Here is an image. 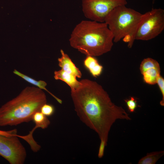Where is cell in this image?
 Returning <instances> with one entry per match:
<instances>
[{"mask_svg":"<svg viewBox=\"0 0 164 164\" xmlns=\"http://www.w3.org/2000/svg\"><path fill=\"white\" fill-rule=\"evenodd\" d=\"M80 81L79 86L71 91L75 110L83 123L96 132L101 140L107 142L111 127L117 120L131 119L97 82L88 79Z\"/></svg>","mask_w":164,"mask_h":164,"instance_id":"obj_1","label":"cell"},{"mask_svg":"<svg viewBox=\"0 0 164 164\" xmlns=\"http://www.w3.org/2000/svg\"><path fill=\"white\" fill-rule=\"evenodd\" d=\"M70 46L87 56L102 55L110 51L113 37L104 22L83 20L73 29L69 39Z\"/></svg>","mask_w":164,"mask_h":164,"instance_id":"obj_2","label":"cell"},{"mask_svg":"<svg viewBox=\"0 0 164 164\" xmlns=\"http://www.w3.org/2000/svg\"><path fill=\"white\" fill-rule=\"evenodd\" d=\"M46 102L42 90L34 86L26 87L0 108V126H16L32 120L33 115L40 111Z\"/></svg>","mask_w":164,"mask_h":164,"instance_id":"obj_3","label":"cell"},{"mask_svg":"<svg viewBox=\"0 0 164 164\" xmlns=\"http://www.w3.org/2000/svg\"><path fill=\"white\" fill-rule=\"evenodd\" d=\"M143 14L126 5L119 6L107 16L105 22L111 32L113 41L117 43L122 39L129 48L135 40L136 30Z\"/></svg>","mask_w":164,"mask_h":164,"instance_id":"obj_4","label":"cell"},{"mask_svg":"<svg viewBox=\"0 0 164 164\" xmlns=\"http://www.w3.org/2000/svg\"><path fill=\"white\" fill-rule=\"evenodd\" d=\"M164 29V10L152 9L144 14L137 28L135 40L148 41L160 35Z\"/></svg>","mask_w":164,"mask_h":164,"instance_id":"obj_5","label":"cell"},{"mask_svg":"<svg viewBox=\"0 0 164 164\" xmlns=\"http://www.w3.org/2000/svg\"><path fill=\"white\" fill-rule=\"evenodd\" d=\"M127 3V0H82V8L85 16L90 20L104 22L112 10Z\"/></svg>","mask_w":164,"mask_h":164,"instance_id":"obj_6","label":"cell"},{"mask_svg":"<svg viewBox=\"0 0 164 164\" xmlns=\"http://www.w3.org/2000/svg\"><path fill=\"white\" fill-rule=\"evenodd\" d=\"M21 136L0 135V155L10 164H23L25 160L26 151L18 138Z\"/></svg>","mask_w":164,"mask_h":164,"instance_id":"obj_7","label":"cell"},{"mask_svg":"<svg viewBox=\"0 0 164 164\" xmlns=\"http://www.w3.org/2000/svg\"><path fill=\"white\" fill-rule=\"evenodd\" d=\"M61 56L58 58V65L61 69L66 72L76 77L80 78L82 73L76 67L69 56L65 53L63 50H61Z\"/></svg>","mask_w":164,"mask_h":164,"instance_id":"obj_8","label":"cell"},{"mask_svg":"<svg viewBox=\"0 0 164 164\" xmlns=\"http://www.w3.org/2000/svg\"><path fill=\"white\" fill-rule=\"evenodd\" d=\"M54 77L56 80H60L66 83L70 87L71 90L76 89L80 83V81L77 80L76 77L61 69L54 71Z\"/></svg>","mask_w":164,"mask_h":164,"instance_id":"obj_9","label":"cell"},{"mask_svg":"<svg viewBox=\"0 0 164 164\" xmlns=\"http://www.w3.org/2000/svg\"><path fill=\"white\" fill-rule=\"evenodd\" d=\"M13 73L28 82L36 86L42 90H45L54 97L58 103L60 104H62V101L51 93L46 88L47 84L45 81L42 80H36L34 79L19 72L16 70H14Z\"/></svg>","mask_w":164,"mask_h":164,"instance_id":"obj_10","label":"cell"},{"mask_svg":"<svg viewBox=\"0 0 164 164\" xmlns=\"http://www.w3.org/2000/svg\"><path fill=\"white\" fill-rule=\"evenodd\" d=\"M85 66L94 77H97L101 73L103 67L100 65L94 56H87L84 61Z\"/></svg>","mask_w":164,"mask_h":164,"instance_id":"obj_11","label":"cell"},{"mask_svg":"<svg viewBox=\"0 0 164 164\" xmlns=\"http://www.w3.org/2000/svg\"><path fill=\"white\" fill-rule=\"evenodd\" d=\"M160 73V68H153L146 70L142 74L144 80L146 83L154 85L157 83Z\"/></svg>","mask_w":164,"mask_h":164,"instance_id":"obj_12","label":"cell"},{"mask_svg":"<svg viewBox=\"0 0 164 164\" xmlns=\"http://www.w3.org/2000/svg\"><path fill=\"white\" fill-rule=\"evenodd\" d=\"M164 151H161L147 153L139 161L138 164H154L163 155Z\"/></svg>","mask_w":164,"mask_h":164,"instance_id":"obj_13","label":"cell"},{"mask_svg":"<svg viewBox=\"0 0 164 164\" xmlns=\"http://www.w3.org/2000/svg\"><path fill=\"white\" fill-rule=\"evenodd\" d=\"M32 120L34 123H38L40 128L43 129L47 128L50 123V121L47 117L40 111L36 112L33 115Z\"/></svg>","mask_w":164,"mask_h":164,"instance_id":"obj_14","label":"cell"},{"mask_svg":"<svg viewBox=\"0 0 164 164\" xmlns=\"http://www.w3.org/2000/svg\"><path fill=\"white\" fill-rule=\"evenodd\" d=\"M160 68L159 64L155 60L151 58H145L140 64V70L142 74L146 70L151 68Z\"/></svg>","mask_w":164,"mask_h":164,"instance_id":"obj_15","label":"cell"},{"mask_svg":"<svg viewBox=\"0 0 164 164\" xmlns=\"http://www.w3.org/2000/svg\"><path fill=\"white\" fill-rule=\"evenodd\" d=\"M55 111V108L53 105L46 103L42 106L40 110V111L47 117L52 116Z\"/></svg>","mask_w":164,"mask_h":164,"instance_id":"obj_16","label":"cell"},{"mask_svg":"<svg viewBox=\"0 0 164 164\" xmlns=\"http://www.w3.org/2000/svg\"><path fill=\"white\" fill-rule=\"evenodd\" d=\"M128 111L130 112H133L137 107V101L133 97H131L130 99L125 100Z\"/></svg>","mask_w":164,"mask_h":164,"instance_id":"obj_17","label":"cell"},{"mask_svg":"<svg viewBox=\"0 0 164 164\" xmlns=\"http://www.w3.org/2000/svg\"><path fill=\"white\" fill-rule=\"evenodd\" d=\"M157 83L162 96V98L160 101V104L162 106H164V79L160 75L158 78Z\"/></svg>","mask_w":164,"mask_h":164,"instance_id":"obj_18","label":"cell"},{"mask_svg":"<svg viewBox=\"0 0 164 164\" xmlns=\"http://www.w3.org/2000/svg\"><path fill=\"white\" fill-rule=\"evenodd\" d=\"M107 145V142L103 140H101L98 156L99 158H102L104 155L105 147Z\"/></svg>","mask_w":164,"mask_h":164,"instance_id":"obj_19","label":"cell"},{"mask_svg":"<svg viewBox=\"0 0 164 164\" xmlns=\"http://www.w3.org/2000/svg\"><path fill=\"white\" fill-rule=\"evenodd\" d=\"M17 130L15 129L9 131H4L0 130V135L8 137H10L12 136L17 135Z\"/></svg>","mask_w":164,"mask_h":164,"instance_id":"obj_20","label":"cell"}]
</instances>
